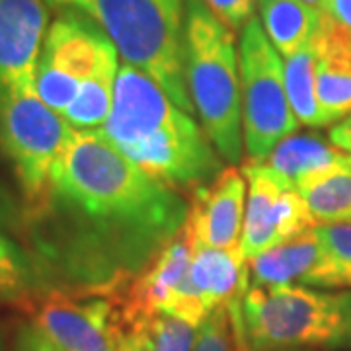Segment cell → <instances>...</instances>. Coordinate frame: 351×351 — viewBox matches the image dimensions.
Instances as JSON below:
<instances>
[{"mask_svg": "<svg viewBox=\"0 0 351 351\" xmlns=\"http://www.w3.org/2000/svg\"><path fill=\"white\" fill-rule=\"evenodd\" d=\"M178 189L147 174L100 129L73 131L24 234L51 291L115 299L188 221Z\"/></svg>", "mask_w": 351, "mask_h": 351, "instance_id": "obj_1", "label": "cell"}, {"mask_svg": "<svg viewBox=\"0 0 351 351\" xmlns=\"http://www.w3.org/2000/svg\"><path fill=\"white\" fill-rule=\"evenodd\" d=\"M184 76L197 121L221 158L234 166L244 152L237 39L201 0L186 2Z\"/></svg>", "mask_w": 351, "mask_h": 351, "instance_id": "obj_3", "label": "cell"}, {"mask_svg": "<svg viewBox=\"0 0 351 351\" xmlns=\"http://www.w3.org/2000/svg\"><path fill=\"white\" fill-rule=\"evenodd\" d=\"M242 328L250 351H351V289L250 285Z\"/></svg>", "mask_w": 351, "mask_h": 351, "instance_id": "obj_5", "label": "cell"}, {"mask_svg": "<svg viewBox=\"0 0 351 351\" xmlns=\"http://www.w3.org/2000/svg\"><path fill=\"white\" fill-rule=\"evenodd\" d=\"M287 351H311V350H287Z\"/></svg>", "mask_w": 351, "mask_h": 351, "instance_id": "obj_35", "label": "cell"}, {"mask_svg": "<svg viewBox=\"0 0 351 351\" xmlns=\"http://www.w3.org/2000/svg\"><path fill=\"white\" fill-rule=\"evenodd\" d=\"M117 351H149V343H147V338H145L143 332L129 330L123 336V339H121Z\"/></svg>", "mask_w": 351, "mask_h": 351, "instance_id": "obj_31", "label": "cell"}, {"mask_svg": "<svg viewBox=\"0 0 351 351\" xmlns=\"http://www.w3.org/2000/svg\"><path fill=\"white\" fill-rule=\"evenodd\" d=\"M246 178L226 166L213 180L193 189L186 226L195 246L240 250L246 217Z\"/></svg>", "mask_w": 351, "mask_h": 351, "instance_id": "obj_13", "label": "cell"}, {"mask_svg": "<svg viewBox=\"0 0 351 351\" xmlns=\"http://www.w3.org/2000/svg\"><path fill=\"white\" fill-rule=\"evenodd\" d=\"M193 351H234V334L226 306L215 308L197 330Z\"/></svg>", "mask_w": 351, "mask_h": 351, "instance_id": "obj_24", "label": "cell"}, {"mask_svg": "<svg viewBox=\"0 0 351 351\" xmlns=\"http://www.w3.org/2000/svg\"><path fill=\"white\" fill-rule=\"evenodd\" d=\"M250 285H302L313 289H346L338 267L316 234V226L295 239L252 258Z\"/></svg>", "mask_w": 351, "mask_h": 351, "instance_id": "obj_14", "label": "cell"}, {"mask_svg": "<svg viewBox=\"0 0 351 351\" xmlns=\"http://www.w3.org/2000/svg\"><path fill=\"white\" fill-rule=\"evenodd\" d=\"M47 29V0H0V96L36 90Z\"/></svg>", "mask_w": 351, "mask_h": 351, "instance_id": "obj_12", "label": "cell"}, {"mask_svg": "<svg viewBox=\"0 0 351 351\" xmlns=\"http://www.w3.org/2000/svg\"><path fill=\"white\" fill-rule=\"evenodd\" d=\"M304 4H308V6H313V8H316L318 12L326 6V2L328 0H302Z\"/></svg>", "mask_w": 351, "mask_h": 351, "instance_id": "obj_32", "label": "cell"}, {"mask_svg": "<svg viewBox=\"0 0 351 351\" xmlns=\"http://www.w3.org/2000/svg\"><path fill=\"white\" fill-rule=\"evenodd\" d=\"M100 131L131 162L174 189H197L223 170L197 119L127 63L117 71L112 112Z\"/></svg>", "mask_w": 351, "mask_h": 351, "instance_id": "obj_2", "label": "cell"}, {"mask_svg": "<svg viewBox=\"0 0 351 351\" xmlns=\"http://www.w3.org/2000/svg\"><path fill=\"white\" fill-rule=\"evenodd\" d=\"M73 127L36 90L0 96V156L10 164L24 195V207L43 195Z\"/></svg>", "mask_w": 351, "mask_h": 351, "instance_id": "obj_8", "label": "cell"}, {"mask_svg": "<svg viewBox=\"0 0 351 351\" xmlns=\"http://www.w3.org/2000/svg\"><path fill=\"white\" fill-rule=\"evenodd\" d=\"M239 57L244 151L250 160L262 162L299 129V121L289 104L281 55L258 18H252L240 32Z\"/></svg>", "mask_w": 351, "mask_h": 351, "instance_id": "obj_6", "label": "cell"}, {"mask_svg": "<svg viewBox=\"0 0 351 351\" xmlns=\"http://www.w3.org/2000/svg\"><path fill=\"white\" fill-rule=\"evenodd\" d=\"M82 12L112 39L123 63L147 73L178 108L195 117L184 76L188 0H47Z\"/></svg>", "mask_w": 351, "mask_h": 351, "instance_id": "obj_4", "label": "cell"}, {"mask_svg": "<svg viewBox=\"0 0 351 351\" xmlns=\"http://www.w3.org/2000/svg\"><path fill=\"white\" fill-rule=\"evenodd\" d=\"M25 207L16 199L10 189L0 184V230L2 232H24Z\"/></svg>", "mask_w": 351, "mask_h": 351, "instance_id": "obj_29", "label": "cell"}, {"mask_svg": "<svg viewBox=\"0 0 351 351\" xmlns=\"http://www.w3.org/2000/svg\"><path fill=\"white\" fill-rule=\"evenodd\" d=\"M346 156V152L314 133H293L283 138L262 164L281 188L297 191L304 180L332 170L343 162Z\"/></svg>", "mask_w": 351, "mask_h": 351, "instance_id": "obj_16", "label": "cell"}, {"mask_svg": "<svg viewBox=\"0 0 351 351\" xmlns=\"http://www.w3.org/2000/svg\"><path fill=\"white\" fill-rule=\"evenodd\" d=\"M125 334L113 299L51 291L16 326L12 351H117Z\"/></svg>", "mask_w": 351, "mask_h": 351, "instance_id": "obj_7", "label": "cell"}, {"mask_svg": "<svg viewBox=\"0 0 351 351\" xmlns=\"http://www.w3.org/2000/svg\"><path fill=\"white\" fill-rule=\"evenodd\" d=\"M308 207L314 225L351 221V154L332 170L304 180L297 188Z\"/></svg>", "mask_w": 351, "mask_h": 351, "instance_id": "obj_19", "label": "cell"}, {"mask_svg": "<svg viewBox=\"0 0 351 351\" xmlns=\"http://www.w3.org/2000/svg\"><path fill=\"white\" fill-rule=\"evenodd\" d=\"M201 2L219 22H223L230 32L237 34L244 29V25L252 18H256L254 12L260 0H201Z\"/></svg>", "mask_w": 351, "mask_h": 351, "instance_id": "obj_28", "label": "cell"}, {"mask_svg": "<svg viewBox=\"0 0 351 351\" xmlns=\"http://www.w3.org/2000/svg\"><path fill=\"white\" fill-rule=\"evenodd\" d=\"M328 138H330V143L336 149L351 154V115L346 117V119H341V121H338L336 125L332 127L330 133H328Z\"/></svg>", "mask_w": 351, "mask_h": 351, "instance_id": "obj_30", "label": "cell"}, {"mask_svg": "<svg viewBox=\"0 0 351 351\" xmlns=\"http://www.w3.org/2000/svg\"><path fill=\"white\" fill-rule=\"evenodd\" d=\"M191 281L209 313L242 302L250 287V265L240 250H219L195 246Z\"/></svg>", "mask_w": 351, "mask_h": 351, "instance_id": "obj_15", "label": "cell"}, {"mask_svg": "<svg viewBox=\"0 0 351 351\" xmlns=\"http://www.w3.org/2000/svg\"><path fill=\"white\" fill-rule=\"evenodd\" d=\"M318 36L351 45V0H328L320 10Z\"/></svg>", "mask_w": 351, "mask_h": 351, "instance_id": "obj_27", "label": "cell"}, {"mask_svg": "<svg viewBox=\"0 0 351 351\" xmlns=\"http://www.w3.org/2000/svg\"><path fill=\"white\" fill-rule=\"evenodd\" d=\"M240 172L248 184L240 240V254L246 262L316 226L301 193L281 188L262 162L246 158Z\"/></svg>", "mask_w": 351, "mask_h": 351, "instance_id": "obj_11", "label": "cell"}, {"mask_svg": "<svg viewBox=\"0 0 351 351\" xmlns=\"http://www.w3.org/2000/svg\"><path fill=\"white\" fill-rule=\"evenodd\" d=\"M195 244L186 225L113 301L125 330H135L158 313L174 314L199 326L209 316L191 281Z\"/></svg>", "mask_w": 351, "mask_h": 351, "instance_id": "obj_10", "label": "cell"}, {"mask_svg": "<svg viewBox=\"0 0 351 351\" xmlns=\"http://www.w3.org/2000/svg\"><path fill=\"white\" fill-rule=\"evenodd\" d=\"M119 57L101 64L98 73L88 78L78 90V96L71 108L61 115L64 121L78 131H96L108 121L113 106L115 78L119 71Z\"/></svg>", "mask_w": 351, "mask_h": 351, "instance_id": "obj_21", "label": "cell"}, {"mask_svg": "<svg viewBox=\"0 0 351 351\" xmlns=\"http://www.w3.org/2000/svg\"><path fill=\"white\" fill-rule=\"evenodd\" d=\"M316 234L343 279V287L351 289V221L316 226Z\"/></svg>", "mask_w": 351, "mask_h": 351, "instance_id": "obj_23", "label": "cell"}, {"mask_svg": "<svg viewBox=\"0 0 351 351\" xmlns=\"http://www.w3.org/2000/svg\"><path fill=\"white\" fill-rule=\"evenodd\" d=\"M234 351H250L248 343H246V339L234 338Z\"/></svg>", "mask_w": 351, "mask_h": 351, "instance_id": "obj_33", "label": "cell"}, {"mask_svg": "<svg viewBox=\"0 0 351 351\" xmlns=\"http://www.w3.org/2000/svg\"><path fill=\"white\" fill-rule=\"evenodd\" d=\"M0 267L4 269H12L18 274L36 279L41 287L45 289V293H49V289L45 285L43 277H41V269L34 254L25 250L24 246H20L16 240H12L6 232L0 230Z\"/></svg>", "mask_w": 351, "mask_h": 351, "instance_id": "obj_26", "label": "cell"}, {"mask_svg": "<svg viewBox=\"0 0 351 351\" xmlns=\"http://www.w3.org/2000/svg\"><path fill=\"white\" fill-rule=\"evenodd\" d=\"M0 351H6V338H4L2 330H0Z\"/></svg>", "mask_w": 351, "mask_h": 351, "instance_id": "obj_34", "label": "cell"}, {"mask_svg": "<svg viewBox=\"0 0 351 351\" xmlns=\"http://www.w3.org/2000/svg\"><path fill=\"white\" fill-rule=\"evenodd\" d=\"M135 330L145 334L149 351H193L199 326L174 314L158 313Z\"/></svg>", "mask_w": 351, "mask_h": 351, "instance_id": "obj_22", "label": "cell"}, {"mask_svg": "<svg viewBox=\"0 0 351 351\" xmlns=\"http://www.w3.org/2000/svg\"><path fill=\"white\" fill-rule=\"evenodd\" d=\"M115 57L119 53L100 25L82 12L59 8L39 55L36 94L53 112L63 115L80 86Z\"/></svg>", "mask_w": 351, "mask_h": 351, "instance_id": "obj_9", "label": "cell"}, {"mask_svg": "<svg viewBox=\"0 0 351 351\" xmlns=\"http://www.w3.org/2000/svg\"><path fill=\"white\" fill-rule=\"evenodd\" d=\"M260 24L271 45L283 57L313 47L320 29V12L302 0H260Z\"/></svg>", "mask_w": 351, "mask_h": 351, "instance_id": "obj_17", "label": "cell"}, {"mask_svg": "<svg viewBox=\"0 0 351 351\" xmlns=\"http://www.w3.org/2000/svg\"><path fill=\"white\" fill-rule=\"evenodd\" d=\"M283 66H285V88H287L289 104L299 125L313 127V129L328 125L330 121L318 101V92H316L318 57H316L314 47L287 57Z\"/></svg>", "mask_w": 351, "mask_h": 351, "instance_id": "obj_20", "label": "cell"}, {"mask_svg": "<svg viewBox=\"0 0 351 351\" xmlns=\"http://www.w3.org/2000/svg\"><path fill=\"white\" fill-rule=\"evenodd\" d=\"M313 47L318 57V101L328 121L338 123L351 115V45L316 34Z\"/></svg>", "mask_w": 351, "mask_h": 351, "instance_id": "obj_18", "label": "cell"}, {"mask_svg": "<svg viewBox=\"0 0 351 351\" xmlns=\"http://www.w3.org/2000/svg\"><path fill=\"white\" fill-rule=\"evenodd\" d=\"M45 295H47L45 289L41 287L36 279L12 271V269L0 267V304L18 302V304L32 306L34 302Z\"/></svg>", "mask_w": 351, "mask_h": 351, "instance_id": "obj_25", "label": "cell"}]
</instances>
